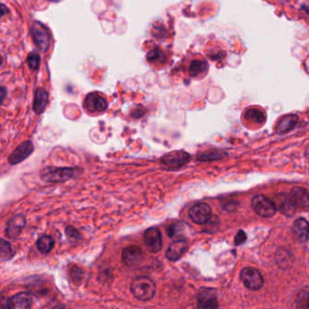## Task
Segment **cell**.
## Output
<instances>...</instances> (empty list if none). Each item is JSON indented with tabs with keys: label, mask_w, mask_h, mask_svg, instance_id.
I'll list each match as a JSON object with an SVG mask.
<instances>
[{
	"label": "cell",
	"mask_w": 309,
	"mask_h": 309,
	"mask_svg": "<svg viewBox=\"0 0 309 309\" xmlns=\"http://www.w3.org/2000/svg\"><path fill=\"white\" fill-rule=\"evenodd\" d=\"M83 170L79 167H46L41 171L42 180L57 183L72 180L81 175Z\"/></svg>",
	"instance_id": "obj_1"
},
{
	"label": "cell",
	"mask_w": 309,
	"mask_h": 309,
	"mask_svg": "<svg viewBox=\"0 0 309 309\" xmlns=\"http://www.w3.org/2000/svg\"><path fill=\"white\" fill-rule=\"evenodd\" d=\"M131 291L137 299L149 301L155 295L156 286L154 282L147 277H138L134 278L131 284Z\"/></svg>",
	"instance_id": "obj_2"
},
{
	"label": "cell",
	"mask_w": 309,
	"mask_h": 309,
	"mask_svg": "<svg viewBox=\"0 0 309 309\" xmlns=\"http://www.w3.org/2000/svg\"><path fill=\"white\" fill-rule=\"evenodd\" d=\"M30 34L33 41L40 52H46L49 48L51 43V34L49 29L40 22L35 21L31 25Z\"/></svg>",
	"instance_id": "obj_3"
},
{
	"label": "cell",
	"mask_w": 309,
	"mask_h": 309,
	"mask_svg": "<svg viewBox=\"0 0 309 309\" xmlns=\"http://www.w3.org/2000/svg\"><path fill=\"white\" fill-rule=\"evenodd\" d=\"M190 160L188 152L185 151H173L165 154L161 160V164L167 170L177 171L185 166Z\"/></svg>",
	"instance_id": "obj_4"
},
{
	"label": "cell",
	"mask_w": 309,
	"mask_h": 309,
	"mask_svg": "<svg viewBox=\"0 0 309 309\" xmlns=\"http://www.w3.org/2000/svg\"><path fill=\"white\" fill-rule=\"evenodd\" d=\"M251 208L260 217L271 218L277 213L274 202L264 195H256L252 198Z\"/></svg>",
	"instance_id": "obj_5"
},
{
	"label": "cell",
	"mask_w": 309,
	"mask_h": 309,
	"mask_svg": "<svg viewBox=\"0 0 309 309\" xmlns=\"http://www.w3.org/2000/svg\"><path fill=\"white\" fill-rule=\"evenodd\" d=\"M240 279L244 286L251 291L260 289L264 284V279L261 273L257 268H245L240 272Z\"/></svg>",
	"instance_id": "obj_6"
},
{
	"label": "cell",
	"mask_w": 309,
	"mask_h": 309,
	"mask_svg": "<svg viewBox=\"0 0 309 309\" xmlns=\"http://www.w3.org/2000/svg\"><path fill=\"white\" fill-rule=\"evenodd\" d=\"M212 208L207 203L204 202L195 204L189 212V218L191 219V221L198 225L206 224L212 219Z\"/></svg>",
	"instance_id": "obj_7"
},
{
	"label": "cell",
	"mask_w": 309,
	"mask_h": 309,
	"mask_svg": "<svg viewBox=\"0 0 309 309\" xmlns=\"http://www.w3.org/2000/svg\"><path fill=\"white\" fill-rule=\"evenodd\" d=\"M107 99L99 92H90L83 101V108L89 113H101L107 110Z\"/></svg>",
	"instance_id": "obj_8"
},
{
	"label": "cell",
	"mask_w": 309,
	"mask_h": 309,
	"mask_svg": "<svg viewBox=\"0 0 309 309\" xmlns=\"http://www.w3.org/2000/svg\"><path fill=\"white\" fill-rule=\"evenodd\" d=\"M34 144L31 141H25L15 149L9 157V162L11 165L19 164L27 160L34 152Z\"/></svg>",
	"instance_id": "obj_9"
},
{
	"label": "cell",
	"mask_w": 309,
	"mask_h": 309,
	"mask_svg": "<svg viewBox=\"0 0 309 309\" xmlns=\"http://www.w3.org/2000/svg\"><path fill=\"white\" fill-rule=\"evenodd\" d=\"M143 240L147 249L152 253H157L162 248V236L157 228H150L144 232Z\"/></svg>",
	"instance_id": "obj_10"
},
{
	"label": "cell",
	"mask_w": 309,
	"mask_h": 309,
	"mask_svg": "<svg viewBox=\"0 0 309 309\" xmlns=\"http://www.w3.org/2000/svg\"><path fill=\"white\" fill-rule=\"evenodd\" d=\"M273 202L276 206L277 211H279L282 214L286 216H293L296 212L297 206L293 198H291L290 195L281 193L278 194L275 197Z\"/></svg>",
	"instance_id": "obj_11"
},
{
	"label": "cell",
	"mask_w": 309,
	"mask_h": 309,
	"mask_svg": "<svg viewBox=\"0 0 309 309\" xmlns=\"http://www.w3.org/2000/svg\"><path fill=\"white\" fill-rule=\"evenodd\" d=\"M27 224V220L23 215H16L12 219H10L7 229H6V235L10 239L15 240L19 237L23 231L24 228Z\"/></svg>",
	"instance_id": "obj_12"
},
{
	"label": "cell",
	"mask_w": 309,
	"mask_h": 309,
	"mask_svg": "<svg viewBox=\"0 0 309 309\" xmlns=\"http://www.w3.org/2000/svg\"><path fill=\"white\" fill-rule=\"evenodd\" d=\"M122 257L125 265L134 267L143 260V250L138 246H129L123 250Z\"/></svg>",
	"instance_id": "obj_13"
},
{
	"label": "cell",
	"mask_w": 309,
	"mask_h": 309,
	"mask_svg": "<svg viewBox=\"0 0 309 309\" xmlns=\"http://www.w3.org/2000/svg\"><path fill=\"white\" fill-rule=\"evenodd\" d=\"M188 248H189V244L187 240L180 239V240L173 241L167 249V259L171 261H177L186 253Z\"/></svg>",
	"instance_id": "obj_14"
},
{
	"label": "cell",
	"mask_w": 309,
	"mask_h": 309,
	"mask_svg": "<svg viewBox=\"0 0 309 309\" xmlns=\"http://www.w3.org/2000/svg\"><path fill=\"white\" fill-rule=\"evenodd\" d=\"M198 308H217L219 307L217 296L213 289L205 288L198 293Z\"/></svg>",
	"instance_id": "obj_15"
},
{
	"label": "cell",
	"mask_w": 309,
	"mask_h": 309,
	"mask_svg": "<svg viewBox=\"0 0 309 309\" xmlns=\"http://www.w3.org/2000/svg\"><path fill=\"white\" fill-rule=\"evenodd\" d=\"M292 232L295 238V240L299 242L304 243L308 240V223L307 221L304 218L297 219L293 226H292Z\"/></svg>",
	"instance_id": "obj_16"
},
{
	"label": "cell",
	"mask_w": 309,
	"mask_h": 309,
	"mask_svg": "<svg viewBox=\"0 0 309 309\" xmlns=\"http://www.w3.org/2000/svg\"><path fill=\"white\" fill-rule=\"evenodd\" d=\"M32 306V297L28 293H19L13 295L8 302V307L16 309H28Z\"/></svg>",
	"instance_id": "obj_17"
},
{
	"label": "cell",
	"mask_w": 309,
	"mask_h": 309,
	"mask_svg": "<svg viewBox=\"0 0 309 309\" xmlns=\"http://www.w3.org/2000/svg\"><path fill=\"white\" fill-rule=\"evenodd\" d=\"M297 122H298V116L296 115H287L283 116L277 123L276 133L280 135L289 133L291 130L295 128Z\"/></svg>",
	"instance_id": "obj_18"
},
{
	"label": "cell",
	"mask_w": 309,
	"mask_h": 309,
	"mask_svg": "<svg viewBox=\"0 0 309 309\" xmlns=\"http://www.w3.org/2000/svg\"><path fill=\"white\" fill-rule=\"evenodd\" d=\"M48 104V93L44 88H37L35 92L33 109L37 115H41L45 110Z\"/></svg>",
	"instance_id": "obj_19"
},
{
	"label": "cell",
	"mask_w": 309,
	"mask_h": 309,
	"mask_svg": "<svg viewBox=\"0 0 309 309\" xmlns=\"http://www.w3.org/2000/svg\"><path fill=\"white\" fill-rule=\"evenodd\" d=\"M291 198L297 207L306 209L309 205L308 191L302 187H295L291 190Z\"/></svg>",
	"instance_id": "obj_20"
},
{
	"label": "cell",
	"mask_w": 309,
	"mask_h": 309,
	"mask_svg": "<svg viewBox=\"0 0 309 309\" xmlns=\"http://www.w3.org/2000/svg\"><path fill=\"white\" fill-rule=\"evenodd\" d=\"M245 119L254 124L263 125L266 121V116L263 112L257 108H250L245 112Z\"/></svg>",
	"instance_id": "obj_21"
},
{
	"label": "cell",
	"mask_w": 309,
	"mask_h": 309,
	"mask_svg": "<svg viewBox=\"0 0 309 309\" xmlns=\"http://www.w3.org/2000/svg\"><path fill=\"white\" fill-rule=\"evenodd\" d=\"M54 246H55V240L51 236H43L37 241V249L42 254L50 253L52 249H54Z\"/></svg>",
	"instance_id": "obj_22"
},
{
	"label": "cell",
	"mask_w": 309,
	"mask_h": 309,
	"mask_svg": "<svg viewBox=\"0 0 309 309\" xmlns=\"http://www.w3.org/2000/svg\"><path fill=\"white\" fill-rule=\"evenodd\" d=\"M227 155H228L227 152H224L223 151L213 150V151L203 152L202 154L198 155L197 160L200 161V162H212V161H215V160H220V159L224 158V156H227Z\"/></svg>",
	"instance_id": "obj_23"
},
{
	"label": "cell",
	"mask_w": 309,
	"mask_h": 309,
	"mask_svg": "<svg viewBox=\"0 0 309 309\" xmlns=\"http://www.w3.org/2000/svg\"><path fill=\"white\" fill-rule=\"evenodd\" d=\"M185 226L181 222H174L168 227L167 233L171 239L180 240L184 233Z\"/></svg>",
	"instance_id": "obj_24"
},
{
	"label": "cell",
	"mask_w": 309,
	"mask_h": 309,
	"mask_svg": "<svg viewBox=\"0 0 309 309\" xmlns=\"http://www.w3.org/2000/svg\"><path fill=\"white\" fill-rule=\"evenodd\" d=\"M15 256V250L8 240L0 239V258L10 259Z\"/></svg>",
	"instance_id": "obj_25"
},
{
	"label": "cell",
	"mask_w": 309,
	"mask_h": 309,
	"mask_svg": "<svg viewBox=\"0 0 309 309\" xmlns=\"http://www.w3.org/2000/svg\"><path fill=\"white\" fill-rule=\"evenodd\" d=\"M207 68H208V65L205 61L193 60L189 65V74L191 76H198L199 74L206 72Z\"/></svg>",
	"instance_id": "obj_26"
},
{
	"label": "cell",
	"mask_w": 309,
	"mask_h": 309,
	"mask_svg": "<svg viewBox=\"0 0 309 309\" xmlns=\"http://www.w3.org/2000/svg\"><path fill=\"white\" fill-rule=\"evenodd\" d=\"M165 55L164 53L162 52L161 49L159 48H154L152 50L150 51L148 53L147 59L149 62L151 63H154V62H161V61L165 60Z\"/></svg>",
	"instance_id": "obj_27"
},
{
	"label": "cell",
	"mask_w": 309,
	"mask_h": 309,
	"mask_svg": "<svg viewBox=\"0 0 309 309\" xmlns=\"http://www.w3.org/2000/svg\"><path fill=\"white\" fill-rule=\"evenodd\" d=\"M27 62H28V65L30 69L34 70V71L37 70L41 62L40 56L37 54V52H32L28 55Z\"/></svg>",
	"instance_id": "obj_28"
},
{
	"label": "cell",
	"mask_w": 309,
	"mask_h": 309,
	"mask_svg": "<svg viewBox=\"0 0 309 309\" xmlns=\"http://www.w3.org/2000/svg\"><path fill=\"white\" fill-rule=\"evenodd\" d=\"M302 302V307L304 308H307V302H308V289L307 288H304V290L301 291L298 295H297V298H296V303H297V306L300 304V302Z\"/></svg>",
	"instance_id": "obj_29"
},
{
	"label": "cell",
	"mask_w": 309,
	"mask_h": 309,
	"mask_svg": "<svg viewBox=\"0 0 309 309\" xmlns=\"http://www.w3.org/2000/svg\"><path fill=\"white\" fill-rule=\"evenodd\" d=\"M70 276L72 277L73 281H81L83 276V270H82L81 268H78V267L74 266L73 268H71V270H70Z\"/></svg>",
	"instance_id": "obj_30"
},
{
	"label": "cell",
	"mask_w": 309,
	"mask_h": 309,
	"mask_svg": "<svg viewBox=\"0 0 309 309\" xmlns=\"http://www.w3.org/2000/svg\"><path fill=\"white\" fill-rule=\"evenodd\" d=\"M65 233L66 235L69 237L70 239H74V240H81L82 236L80 234L76 229H74V227L68 226L65 229Z\"/></svg>",
	"instance_id": "obj_31"
},
{
	"label": "cell",
	"mask_w": 309,
	"mask_h": 309,
	"mask_svg": "<svg viewBox=\"0 0 309 309\" xmlns=\"http://www.w3.org/2000/svg\"><path fill=\"white\" fill-rule=\"evenodd\" d=\"M246 240H247V234L245 233L244 231H240L238 232V234L236 235L234 242H235L236 246H240V245L243 244L244 242H246Z\"/></svg>",
	"instance_id": "obj_32"
},
{
	"label": "cell",
	"mask_w": 309,
	"mask_h": 309,
	"mask_svg": "<svg viewBox=\"0 0 309 309\" xmlns=\"http://www.w3.org/2000/svg\"><path fill=\"white\" fill-rule=\"evenodd\" d=\"M6 96H7V90H6V88L3 87V86H0V106L3 104Z\"/></svg>",
	"instance_id": "obj_33"
},
{
	"label": "cell",
	"mask_w": 309,
	"mask_h": 309,
	"mask_svg": "<svg viewBox=\"0 0 309 309\" xmlns=\"http://www.w3.org/2000/svg\"><path fill=\"white\" fill-rule=\"evenodd\" d=\"M9 12H10V10L7 8V6L4 5V4H0V19H1L3 16L8 14Z\"/></svg>",
	"instance_id": "obj_34"
},
{
	"label": "cell",
	"mask_w": 309,
	"mask_h": 309,
	"mask_svg": "<svg viewBox=\"0 0 309 309\" xmlns=\"http://www.w3.org/2000/svg\"><path fill=\"white\" fill-rule=\"evenodd\" d=\"M143 109H137V110H135V111L133 112L132 113V116L134 117V118H140V117H142V116L144 115V112L143 111Z\"/></svg>",
	"instance_id": "obj_35"
},
{
	"label": "cell",
	"mask_w": 309,
	"mask_h": 309,
	"mask_svg": "<svg viewBox=\"0 0 309 309\" xmlns=\"http://www.w3.org/2000/svg\"><path fill=\"white\" fill-rule=\"evenodd\" d=\"M50 1H53V2H59L61 0H50Z\"/></svg>",
	"instance_id": "obj_36"
},
{
	"label": "cell",
	"mask_w": 309,
	"mask_h": 309,
	"mask_svg": "<svg viewBox=\"0 0 309 309\" xmlns=\"http://www.w3.org/2000/svg\"><path fill=\"white\" fill-rule=\"evenodd\" d=\"M2 57H1V56H0V65H1V64H2Z\"/></svg>",
	"instance_id": "obj_37"
}]
</instances>
